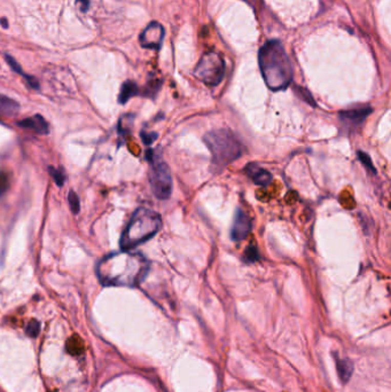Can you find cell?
<instances>
[{"instance_id": "24", "label": "cell", "mask_w": 391, "mask_h": 392, "mask_svg": "<svg viewBox=\"0 0 391 392\" xmlns=\"http://www.w3.org/2000/svg\"><path fill=\"white\" fill-rule=\"evenodd\" d=\"M77 2L80 3V5H81V9H83L84 12L88 11L89 6H90V0H77Z\"/></svg>"}, {"instance_id": "10", "label": "cell", "mask_w": 391, "mask_h": 392, "mask_svg": "<svg viewBox=\"0 0 391 392\" xmlns=\"http://www.w3.org/2000/svg\"><path fill=\"white\" fill-rule=\"evenodd\" d=\"M244 171L247 173V176L258 186H269L273 179L271 173L255 163H249L248 166L244 168Z\"/></svg>"}, {"instance_id": "15", "label": "cell", "mask_w": 391, "mask_h": 392, "mask_svg": "<svg viewBox=\"0 0 391 392\" xmlns=\"http://www.w3.org/2000/svg\"><path fill=\"white\" fill-rule=\"evenodd\" d=\"M5 59H6L7 64L9 65V67H11L14 71L17 72V74L22 75V76L24 77V78L27 79V81H28L29 86L32 87V89H35V90H38V89H39V83H38V80H37L36 78H33L32 76H28V75L24 74V71L22 70L21 66L17 64V62L15 61V59H14L13 56H11V55H5Z\"/></svg>"}, {"instance_id": "25", "label": "cell", "mask_w": 391, "mask_h": 392, "mask_svg": "<svg viewBox=\"0 0 391 392\" xmlns=\"http://www.w3.org/2000/svg\"><path fill=\"white\" fill-rule=\"evenodd\" d=\"M0 23L3 24L4 28H8V22H7L6 18H2V20H0Z\"/></svg>"}, {"instance_id": "8", "label": "cell", "mask_w": 391, "mask_h": 392, "mask_svg": "<svg viewBox=\"0 0 391 392\" xmlns=\"http://www.w3.org/2000/svg\"><path fill=\"white\" fill-rule=\"evenodd\" d=\"M253 230V224L249 216L238 208L235 210L233 225L231 230V239L234 242L243 241Z\"/></svg>"}, {"instance_id": "1", "label": "cell", "mask_w": 391, "mask_h": 392, "mask_svg": "<svg viewBox=\"0 0 391 392\" xmlns=\"http://www.w3.org/2000/svg\"><path fill=\"white\" fill-rule=\"evenodd\" d=\"M148 269V260L142 255L123 250L101 259L96 266V274L105 285L136 287L146 277Z\"/></svg>"}, {"instance_id": "19", "label": "cell", "mask_w": 391, "mask_h": 392, "mask_svg": "<svg viewBox=\"0 0 391 392\" xmlns=\"http://www.w3.org/2000/svg\"><path fill=\"white\" fill-rule=\"evenodd\" d=\"M68 202H69V205H70L71 211L74 212L75 215L78 214L79 209H80V202H79V197L77 196V194H76L75 192H70L69 193Z\"/></svg>"}, {"instance_id": "23", "label": "cell", "mask_w": 391, "mask_h": 392, "mask_svg": "<svg viewBox=\"0 0 391 392\" xmlns=\"http://www.w3.org/2000/svg\"><path fill=\"white\" fill-rule=\"evenodd\" d=\"M157 137L158 135L155 132H146V131L141 132V139L145 145H152L157 139Z\"/></svg>"}, {"instance_id": "5", "label": "cell", "mask_w": 391, "mask_h": 392, "mask_svg": "<svg viewBox=\"0 0 391 392\" xmlns=\"http://www.w3.org/2000/svg\"><path fill=\"white\" fill-rule=\"evenodd\" d=\"M147 159L151 162V181L152 191L157 198L167 200L172 193V177L168 164L162 158L156 157L152 149H148Z\"/></svg>"}, {"instance_id": "11", "label": "cell", "mask_w": 391, "mask_h": 392, "mask_svg": "<svg viewBox=\"0 0 391 392\" xmlns=\"http://www.w3.org/2000/svg\"><path fill=\"white\" fill-rule=\"evenodd\" d=\"M17 125L22 129L31 130L38 134H48V132H50L48 123L40 115H35L32 116V117L24 118L20 120V122L17 123Z\"/></svg>"}, {"instance_id": "3", "label": "cell", "mask_w": 391, "mask_h": 392, "mask_svg": "<svg viewBox=\"0 0 391 392\" xmlns=\"http://www.w3.org/2000/svg\"><path fill=\"white\" fill-rule=\"evenodd\" d=\"M162 227V219L157 212L146 208H139L134 212L120 238V248L131 250L156 235Z\"/></svg>"}, {"instance_id": "12", "label": "cell", "mask_w": 391, "mask_h": 392, "mask_svg": "<svg viewBox=\"0 0 391 392\" xmlns=\"http://www.w3.org/2000/svg\"><path fill=\"white\" fill-rule=\"evenodd\" d=\"M20 109V106L15 100L8 98L6 95L0 94V117H8L13 116L17 110Z\"/></svg>"}, {"instance_id": "9", "label": "cell", "mask_w": 391, "mask_h": 392, "mask_svg": "<svg viewBox=\"0 0 391 392\" xmlns=\"http://www.w3.org/2000/svg\"><path fill=\"white\" fill-rule=\"evenodd\" d=\"M372 113L371 107H356L351 109H346L340 113V118L342 123L346 127H358L361 123H364V120L368 117L369 114Z\"/></svg>"}, {"instance_id": "4", "label": "cell", "mask_w": 391, "mask_h": 392, "mask_svg": "<svg viewBox=\"0 0 391 392\" xmlns=\"http://www.w3.org/2000/svg\"><path fill=\"white\" fill-rule=\"evenodd\" d=\"M204 142L212 156V163L221 169L236 161L244 153V146L228 129H218L204 135Z\"/></svg>"}, {"instance_id": "20", "label": "cell", "mask_w": 391, "mask_h": 392, "mask_svg": "<svg viewBox=\"0 0 391 392\" xmlns=\"http://www.w3.org/2000/svg\"><path fill=\"white\" fill-rule=\"evenodd\" d=\"M50 173H51V176L53 177V179H54V181L56 182V185L57 186H64V183H65V180H66V177H65V174H64V172H62V171H60V170H57V169H54V168H50Z\"/></svg>"}, {"instance_id": "14", "label": "cell", "mask_w": 391, "mask_h": 392, "mask_svg": "<svg viewBox=\"0 0 391 392\" xmlns=\"http://www.w3.org/2000/svg\"><path fill=\"white\" fill-rule=\"evenodd\" d=\"M335 361H336V369H337V373H339L341 381L343 382V383H346L351 377L352 372H354V367H352L351 361L349 359H341L339 356L335 357Z\"/></svg>"}, {"instance_id": "13", "label": "cell", "mask_w": 391, "mask_h": 392, "mask_svg": "<svg viewBox=\"0 0 391 392\" xmlns=\"http://www.w3.org/2000/svg\"><path fill=\"white\" fill-rule=\"evenodd\" d=\"M139 94V87L138 85L132 80H128L120 87L119 96H118V102L119 104H127L128 101Z\"/></svg>"}, {"instance_id": "21", "label": "cell", "mask_w": 391, "mask_h": 392, "mask_svg": "<svg viewBox=\"0 0 391 392\" xmlns=\"http://www.w3.org/2000/svg\"><path fill=\"white\" fill-rule=\"evenodd\" d=\"M39 333V322L36 320H32L29 322V325L27 327V334L31 337H36Z\"/></svg>"}, {"instance_id": "17", "label": "cell", "mask_w": 391, "mask_h": 392, "mask_svg": "<svg viewBox=\"0 0 391 392\" xmlns=\"http://www.w3.org/2000/svg\"><path fill=\"white\" fill-rule=\"evenodd\" d=\"M11 185V176L6 171H0V196H3L8 191Z\"/></svg>"}, {"instance_id": "18", "label": "cell", "mask_w": 391, "mask_h": 392, "mask_svg": "<svg viewBox=\"0 0 391 392\" xmlns=\"http://www.w3.org/2000/svg\"><path fill=\"white\" fill-rule=\"evenodd\" d=\"M259 259V254L256 246L250 245L247 248V250L244 251V257L243 260L245 263H254V261H257Z\"/></svg>"}, {"instance_id": "7", "label": "cell", "mask_w": 391, "mask_h": 392, "mask_svg": "<svg viewBox=\"0 0 391 392\" xmlns=\"http://www.w3.org/2000/svg\"><path fill=\"white\" fill-rule=\"evenodd\" d=\"M164 39V28L158 22H152L146 27L139 37L140 44L145 48L160 50Z\"/></svg>"}, {"instance_id": "2", "label": "cell", "mask_w": 391, "mask_h": 392, "mask_svg": "<svg viewBox=\"0 0 391 392\" xmlns=\"http://www.w3.org/2000/svg\"><path fill=\"white\" fill-rule=\"evenodd\" d=\"M259 69L270 90L274 92L287 89L293 80L291 59L281 42L269 40L258 53Z\"/></svg>"}, {"instance_id": "22", "label": "cell", "mask_w": 391, "mask_h": 392, "mask_svg": "<svg viewBox=\"0 0 391 392\" xmlns=\"http://www.w3.org/2000/svg\"><path fill=\"white\" fill-rule=\"evenodd\" d=\"M358 156H359L360 162L363 163L364 166L368 169V170H371V171L375 172V169H374L373 163H372V161H371V157L368 156L367 154H366V153H363V152H358Z\"/></svg>"}, {"instance_id": "6", "label": "cell", "mask_w": 391, "mask_h": 392, "mask_svg": "<svg viewBox=\"0 0 391 392\" xmlns=\"http://www.w3.org/2000/svg\"><path fill=\"white\" fill-rule=\"evenodd\" d=\"M194 75L205 85L217 86L224 78L225 61L218 53H205L196 65Z\"/></svg>"}, {"instance_id": "16", "label": "cell", "mask_w": 391, "mask_h": 392, "mask_svg": "<svg viewBox=\"0 0 391 392\" xmlns=\"http://www.w3.org/2000/svg\"><path fill=\"white\" fill-rule=\"evenodd\" d=\"M160 89H161V81L160 80H157V79L149 80L146 87H145L143 94L146 96H154L157 93Z\"/></svg>"}]
</instances>
